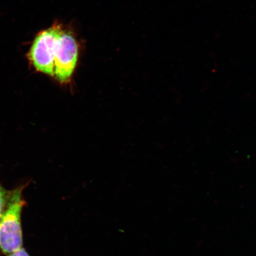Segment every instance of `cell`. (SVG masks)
<instances>
[{
  "label": "cell",
  "mask_w": 256,
  "mask_h": 256,
  "mask_svg": "<svg viewBox=\"0 0 256 256\" xmlns=\"http://www.w3.org/2000/svg\"><path fill=\"white\" fill-rule=\"evenodd\" d=\"M24 188L22 186L10 190L0 218V250L7 256L23 248L21 216L26 204Z\"/></svg>",
  "instance_id": "cell-1"
},
{
  "label": "cell",
  "mask_w": 256,
  "mask_h": 256,
  "mask_svg": "<svg viewBox=\"0 0 256 256\" xmlns=\"http://www.w3.org/2000/svg\"><path fill=\"white\" fill-rule=\"evenodd\" d=\"M62 30V25L54 24L35 38L28 58L38 72L54 76L56 43Z\"/></svg>",
  "instance_id": "cell-2"
},
{
  "label": "cell",
  "mask_w": 256,
  "mask_h": 256,
  "mask_svg": "<svg viewBox=\"0 0 256 256\" xmlns=\"http://www.w3.org/2000/svg\"><path fill=\"white\" fill-rule=\"evenodd\" d=\"M78 58V46L71 32L62 30L58 39L54 76L60 83L66 84L71 80Z\"/></svg>",
  "instance_id": "cell-3"
},
{
  "label": "cell",
  "mask_w": 256,
  "mask_h": 256,
  "mask_svg": "<svg viewBox=\"0 0 256 256\" xmlns=\"http://www.w3.org/2000/svg\"><path fill=\"white\" fill-rule=\"evenodd\" d=\"M10 190H6L0 184V218L2 216L3 210H4L6 204L7 203Z\"/></svg>",
  "instance_id": "cell-4"
},
{
  "label": "cell",
  "mask_w": 256,
  "mask_h": 256,
  "mask_svg": "<svg viewBox=\"0 0 256 256\" xmlns=\"http://www.w3.org/2000/svg\"><path fill=\"white\" fill-rule=\"evenodd\" d=\"M8 256H30L28 254L26 250L24 248H21L18 250V251H16L12 254Z\"/></svg>",
  "instance_id": "cell-5"
}]
</instances>
